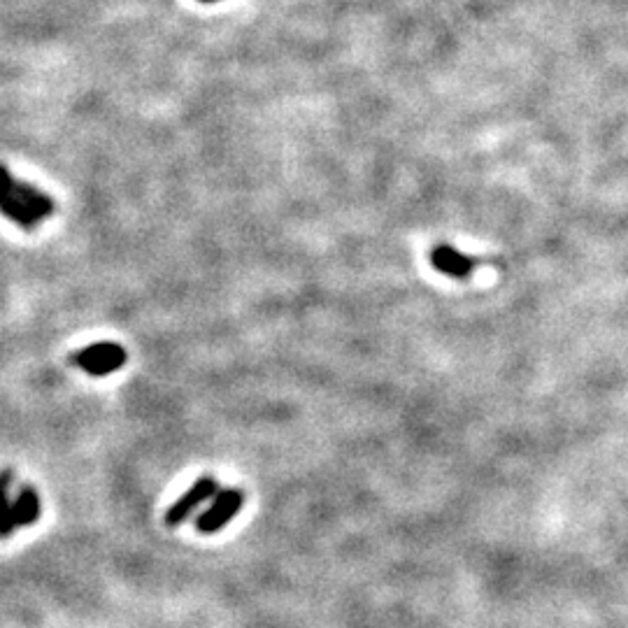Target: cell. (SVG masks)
<instances>
[{
    "mask_svg": "<svg viewBox=\"0 0 628 628\" xmlns=\"http://www.w3.org/2000/svg\"><path fill=\"white\" fill-rule=\"evenodd\" d=\"M12 512H14V524L17 526L26 528V526H33L35 522H38L40 496H38V491L31 487V484H28V487H21L17 498H14Z\"/></svg>",
    "mask_w": 628,
    "mask_h": 628,
    "instance_id": "obj_6",
    "label": "cell"
},
{
    "mask_svg": "<svg viewBox=\"0 0 628 628\" xmlns=\"http://www.w3.org/2000/svg\"><path fill=\"white\" fill-rule=\"evenodd\" d=\"M0 214H5L12 224L26 228V231H33L40 224L35 214L12 191V173L5 166H0Z\"/></svg>",
    "mask_w": 628,
    "mask_h": 628,
    "instance_id": "obj_4",
    "label": "cell"
},
{
    "mask_svg": "<svg viewBox=\"0 0 628 628\" xmlns=\"http://www.w3.org/2000/svg\"><path fill=\"white\" fill-rule=\"evenodd\" d=\"M431 261H433V266L440 270V273H445L449 277H459V280L468 277L470 273H473V268L477 266V261L470 259L468 254H463V252H459V249H454L449 245L435 247L431 252Z\"/></svg>",
    "mask_w": 628,
    "mask_h": 628,
    "instance_id": "obj_5",
    "label": "cell"
},
{
    "mask_svg": "<svg viewBox=\"0 0 628 628\" xmlns=\"http://www.w3.org/2000/svg\"><path fill=\"white\" fill-rule=\"evenodd\" d=\"M70 361H73L77 368H82L87 375L105 377L124 368L128 354L124 347L117 345V342H94V345L77 349V352L70 356Z\"/></svg>",
    "mask_w": 628,
    "mask_h": 628,
    "instance_id": "obj_1",
    "label": "cell"
},
{
    "mask_svg": "<svg viewBox=\"0 0 628 628\" xmlns=\"http://www.w3.org/2000/svg\"><path fill=\"white\" fill-rule=\"evenodd\" d=\"M203 3H214V0H203Z\"/></svg>",
    "mask_w": 628,
    "mask_h": 628,
    "instance_id": "obj_8",
    "label": "cell"
},
{
    "mask_svg": "<svg viewBox=\"0 0 628 628\" xmlns=\"http://www.w3.org/2000/svg\"><path fill=\"white\" fill-rule=\"evenodd\" d=\"M12 480H14L12 470H3V473H0V540L10 538V535L14 533V528H17V524H14V512H12L14 501H10Z\"/></svg>",
    "mask_w": 628,
    "mask_h": 628,
    "instance_id": "obj_7",
    "label": "cell"
},
{
    "mask_svg": "<svg viewBox=\"0 0 628 628\" xmlns=\"http://www.w3.org/2000/svg\"><path fill=\"white\" fill-rule=\"evenodd\" d=\"M219 491H221L219 482L214 480V477H210V475H205V477H201V480H196L187 491H184L180 498H177L173 505H170L168 515H166V524L170 528L184 524L191 515H194L198 508H203L205 503H212V498L217 496Z\"/></svg>",
    "mask_w": 628,
    "mask_h": 628,
    "instance_id": "obj_3",
    "label": "cell"
},
{
    "mask_svg": "<svg viewBox=\"0 0 628 628\" xmlns=\"http://www.w3.org/2000/svg\"><path fill=\"white\" fill-rule=\"evenodd\" d=\"M242 505H245V494L240 489H221L217 496L212 498L210 508L203 510L196 519L198 533L212 535L224 531V528L240 515Z\"/></svg>",
    "mask_w": 628,
    "mask_h": 628,
    "instance_id": "obj_2",
    "label": "cell"
}]
</instances>
